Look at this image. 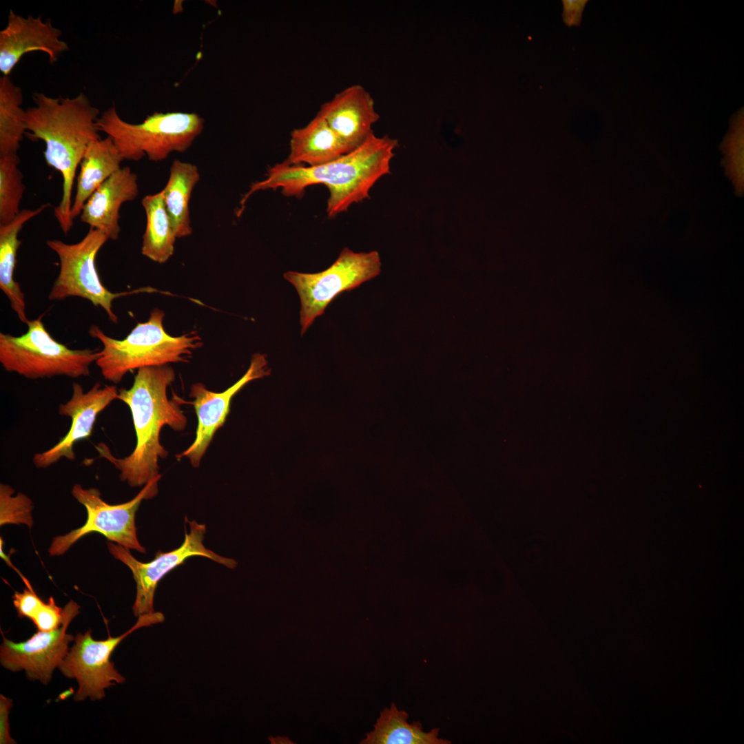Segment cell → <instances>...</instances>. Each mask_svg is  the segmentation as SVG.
<instances>
[{"mask_svg":"<svg viewBox=\"0 0 744 744\" xmlns=\"http://www.w3.org/2000/svg\"><path fill=\"white\" fill-rule=\"evenodd\" d=\"M398 146L397 139L374 133L360 146L340 158L314 167L292 165L283 161L267 169L266 178L254 182L240 201L236 212L242 214L254 193L280 188L287 197L302 196L305 189L322 184L329 190L327 213L329 218L346 211L353 203L369 198V192L383 176L390 173V163Z\"/></svg>","mask_w":744,"mask_h":744,"instance_id":"1","label":"cell"},{"mask_svg":"<svg viewBox=\"0 0 744 744\" xmlns=\"http://www.w3.org/2000/svg\"><path fill=\"white\" fill-rule=\"evenodd\" d=\"M175 380V372L167 365L137 370L132 386L118 390V400L126 404L132 414L136 437L134 449L125 457H116L108 446H95L99 455L120 471L119 477L132 487L145 486L160 475L159 459L168 451L160 442L165 426L183 431L187 420L180 406L187 402L173 393L169 400L167 390Z\"/></svg>","mask_w":744,"mask_h":744,"instance_id":"2","label":"cell"},{"mask_svg":"<svg viewBox=\"0 0 744 744\" xmlns=\"http://www.w3.org/2000/svg\"><path fill=\"white\" fill-rule=\"evenodd\" d=\"M32 100L34 105L25 110V135L44 142L47 165L61 174L62 196L54 215L66 235L74 224L70 211L76 169L88 145L101 138L100 112L83 92L72 98L34 92Z\"/></svg>","mask_w":744,"mask_h":744,"instance_id":"3","label":"cell"},{"mask_svg":"<svg viewBox=\"0 0 744 744\" xmlns=\"http://www.w3.org/2000/svg\"><path fill=\"white\" fill-rule=\"evenodd\" d=\"M165 313L154 308L149 319L138 323L122 340L107 335L98 326L89 329L103 349L96 361L106 380L119 383L128 373L143 367L165 366L172 362H188L193 351L202 345L196 333L180 336L168 334L163 327Z\"/></svg>","mask_w":744,"mask_h":744,"instance_id":"4","label":"cell"},{"mask_svg":"<svg viewBox=\"0 0 744 744\" xmlns=\"http://www.w3.org/2000/svg\"><path fill=\"white\" fill-rule=\"evenodd\" d=\"M100 132L112 140L123 160L159 162L174 152H184L201 134L204 119L196 113L154 112L141 123L123 120L113 104L100 114Z\"/></svg>","mask_w":744,"mask_h":744,"instance_id":"5","label":"cell"},{"mask_svg":"<svg viewBox=\"0 0 744 744\" xmlns=\"http://www.w3.org/2000/svg\"><path fill=\"white\" fill-rule=\"evenodd\" d=\"M42 317L30 320L26 333L21 335L0 333V363L3 369L30 380L89 375L90 366L100 351L71 349L59 342L45 328Z\"/></svg>","mask_w":744,"mask_h":744,"instance_id":"6","label":"cell"},{"mask_svg":"<svg viewBox=\"0 0 744 744\" xmlns=\"http://www.w3.org/2000/svg\"><path fill=\"white\" fill-rule=\"evenodd\" d=\"M99 230L90 228L82 240L68 244L60 240H48L46 245L58 256L60 270L48 298L62 300L79 297L102 307L110 321L117 323L118 317L112 310L114 299L138 292H153L152 288H142L130 292L113 293L102 283L95 265L98 252L108 240Z\"/></svg>","mask_w":744,"mask_h":744,"instance_id":"7","label":"cell"},{"mask_svg":"<svg viewBox=\"0 0 744 744\" xmlns=\"http://www.w3.org/2000/svg\"><path fill=\"white\" fill-rule=\"evenodd\" d=\"M381 260L378 251L356 253L344 248L325 270L313 273L288 271L284 278L296 289L300 300V323L302 335L339 294L351 291L378 276Z\"/></svg>","mask_w":744,"mask_h":744,"instance_id":"8","label":"cell"},{"mask_svg":"<svg viewBox=\"0 0 744 744\" xmlns=\"http://www.w3.org/2000/svg\"><path fill=\"white\" fill-rule=\"evenodd\" d=\"M158 475L148 483L130 501L112 505L105 502L96 488H85L76 484L72 495L86 509L87 519L80 528L53 538L48 549L52 556L61 555L79 539L91 533H99L110 541L116 542L128 550L145 553L146 549L139 543L135 525L136 513L144 499L158 493Z\"/></svg>","mask_w":744,"mask_h":744,"instance_id":"9","label":"cell"},{"mask_svg":"<svg viewBox=\"0 0 744 744\" xmlns=\"http://www.w3.org/2000/svg\"><path fill=\"white\" fill-rule=\"evenodd\" d=\"M161 612L138 617L136 623L127 632L117 637H109L105 640H94L92 630L78 633L74 644L58 666L67 678L75 679L78 689L74 699L81 701L89 698L92 701L102 699L105 690L125 681V679L110 661V656L118 644L134 631L164 621Z\"/></svg>","mask_w":744,"mask_h":744,"instance_id":"10","label":"cell"},{"mask_svg":"<svg viewBox=\"0 0 744 744\" xmlns=\"http://www.w3.org/2000/svg\"><path fill=\"white\" fill-rule=\"evenodd\" d=\"M185 521L189 524L190 531L189 533L185 531L183 544L169 552H157L155 558L149 562H141L132 556L127 548L107 541L110 554L130 569L135 580L136 595L132 606L134 616L138 617L154 612V597L158 582L169 572L191 557H205L231 569L236 566L237 562L234 559L222 557L205 548L203 544L206 531L205 524L196 521H190L187 517Z\"/></svg>","mask_w":744,"mask_h":744,"instance_id":"11","label":"cell"},{"mask_svg":"<svg viewBox=\"0 0 744 744\" xmlns=\"http://www.w3.org/2000/svg\"><path fill=\"white\" fill-rule=\"evenodd\" d=\"M79 609V604L70 601L63 608L64 619L59 627L50 631L37 630L24 641L14 642L2 634L1 665L12 672L24 670L29 680L47 685L54 670L67 655L69 643L74 640L75 637L67 633V629L80 613Z\"/></svg>","mask_w":744,"mask_h":744,"instance_id":"12","label":"cell"},{"mask_svg":"<svg viewBox=\"0 0 744 744\" xmlns=\"http://www.w3.org/2000/svg\"><path fill=\"white\" fill-rule=\"evenodd\" d=\"M269 373L266 355L255 353L243 376L223 392L211 391L202 383L192 384L189 396L194 400L187 402V404L194 406L198 419L195 439L176 457H187L194 467H198L215 433L224 425L230 411L233 397L248 382L267 376Z\"/></svg>","mask_w":744,"mask_h":744,"instance_id":"13","label":"cell"},{"mask_svg":"<svg viewBox=\"0 0 744 744\" xmlns=\"http://www.w3.org/2000/svg\"><path fill=\"white\" fill-rule=\"evenodd\" d=\"M118 389L114 385L102 386L96 382L85 392L80 384L73 382L70 399L58 408L59 415L70 418V428L53 446L34 454V465L37 468H45L62 458L74 460V445L92 436L98 416L114 400H118Z\"/></svg>","mask_w":744,"mask_h":744,"instance_id":"14","label":"cell"},{"mask_svg":"<svg viewBox=\"0 0 744 744\" xmlns=\"http://www.w3.org/2000/svg\"><path fill=\"white\" fill-rule=\"evenodd\" d=\"M61 34L50 19L24 17L10 10L7 24L0 31V72L3 76H9L25 54L36 51L46 54L53 64L69 50Z\"/></svg>","mask_w":744,"mask_h":744,"instance_id":"15","label":"cell"},{"mask_svg":"<svg viewBox=\"0 0 744 744\" xmlns=\"http://www.w3.org/2000/svg\"><path fill=\"white\" fill-rule=\"evenodd\" d=\"M349 152L362 145L373 134L379 120L375 102L360 85H351L324 103L318 112Z\"/></svg>","mask_w":744,"mask_h":744,"instance_id":"16","label":"cell"},{"mask_svg":"<svg viewBox=\"0 0 744 744\" xmlns=\"http://www.w3.org/2000/svg\"><path fill=\"white\" fill-rule=\"evenodd\" d=\"M138 194V176L130 167H121L90 196L85 203L80 220L90 228L101 231L109 240H116L121 232V205Z\"/></svg>","mask_w":744,"mask_h":744,"instance_id":"17","label":"cell"},{"mask_svg":"<svg viewBox=\"0 0 744 744\" xmlns=\"http://www.w3.org/2000/svg\"><path fill=\"white\" fill-rule=\"evenodd\" d=\"M349 152L338 136L320 114L291 133L287 164L314 167L333 161Z\"/></svg>","mask_w":744,"mask_h":744,"instance_id":"18","label":"cell"},{"mask_svg":"<svg viewBox=\"0 0 744 744\" xmlns=\"http://www.w3.org/2000/svg\"><path fill=\"white\" fill-rule=\"evenodd\" d=\"M123 161L110 137L99 138L87 147L80 163L76 177V192L70 216L74 220L80 216L82 209L95 190L119 170Z\"/></svg>","mask_w":744,"mask_h":744,"instance_id":"19","label":"cell"},{"mask_svg":"<svg viewBox=\"0 0 744 744\" xmlns=\"http://www.w3.org/2000/svg\"><path fill=\"white\" fill-rule=\"evenodd\" d=\"M49 206V203H45L35 209H22L11 222L0 225V288L19 319L25 324L30 320L26 316L25 294L19 283L14 279L17 254L21 242L18 236L28 220Z\"/></svg>","mask_w":744,"mask_h":744,"instance_id":"20","label":"cell"},{"mask_svg":"<svg viewBox=\"0 0 744 744\" xmlns=\"http://www.w3.org/2000/svg\"><path fill=\"white\" fill-rule=\"evenodd\" d=\"M409 714L392 703L384 708L361 744H450L451 741L439 738L440 728L429 732L423 730L419 721L409 723Z\"/></svg>","mask_w":744,"mask_h":744,"instance_id":"21","label":"cell"},{"mask_svg":"<svg viewBox=\"0 0 744 744\" xmlns=\"http://www.w3.org/2000/svg\"><path fill=\"white\" fill-rule=\"evenodd\" d=\"M200 176L196 165L179 160L173 161L168 180L162 189L166 210L177 238L192 234L189 201Z\"/></svg>","mask_w":744,"mask_h":744,"instance_id":"22","label":"cell"},{"mask_svg":"<svg viewBox=\"0 0 744 744\" xmlns=\"http://www.w3.org/2000/svg\"><path fill=\"white\" fill-rule=\"evenodd\" d=\"M146 215L141 254L163 264L173 255L178 238L165 208L162 190L145 196L141 200Z\"/></svg>","mask_w":744,"mask_h":744,"instance_id":"23","label":"cell"},{"mask_svg":"<svg viewBox=\"0 0 744 744\" xmlns=\"http://www.w3.org/2000/svg\"><path fill=\"white\" fill-rule=\"evenodd\" d=\"M23 93L9 76L0 78V156L17 154L26 129Z\"/></svg>","mask_w":744,"mask_h":744,"instance_id":"24","label":"cell"},{"mask_svg":"<svg viewBox=\"0 0 744 744\" xmlns=\"http://www.w3.org/2000/svg\"><path fill=\"white\" fill-rule=\"evenodd\" d=\"M17 154L0 156V225L11 222L21 211L25 192Z\"/></svg>","mask_w":744,"mask_h":744,"instance_id":"25","label":"cell"},{"mask_svg":"<svg viewBox=\"0 0 744 744\" xmlns=\"http://www.w3.org/2000/svg\"><path fill=\"white\" fill-rule=\"evenodd\" d=\"M14 490L9 485H0L1 526L6 524H25L31 528L33 521L32 500L25 494L14 495Z\"/></svg>","mask_w":744,"mask_h":744,"instance_id":"26","label":"cell"},{"mask_svg":"<svg viewBox=\"0 0 744 744\" xmlns=\"http://www.w3.org/2000/svg\"><path fill=\"white\" fill-rule=\"evenodd\" d=\"M63 619V608L57 606L51 597L48 602L43 603L32 621L37 630L50 631L59 627Z\"/></svg>","mask_w":744,"mask_h":744,"instance_id":"27","label":"cell"},{"mask_svg":"<svg viewBox=\"0 0 744 744\" xmlns=\"http://www.w3.org/2000/svg\"><path fill=\"white\" fill-rule=\"evenodd\" d=\"M12 599L19 617H26L31 620L44 603L37 596L31 585L26 586L22 592H16Z\"/></svg>","mask_w":744,"mask_h":744,"instance_id":"28","label":"cell"},{"mask_svg":"<svg viewBox=\"0 0 744 744\" xmlns=\"http://www.w3.org/2000/svg\"><path fill=\"white\" fill-rule=\"evenodd\" d=\"M13 702L10 698L0 695V743L13 744L16 741L10 736L9 727V714Z\"/></svg>","mask_w":744,"mask_h":744,"instance_id":"29","label":"cell"},{"mask_svg":"<svg viewBox=\"0 0 744 744\" xmlns=\"http://www.w3.org/2000/svg\"><path fill=\"white\" fill-rule=\"evenodd\" d=\"M586 3V1H563V19L568 25H577L580 23L582 11Z\"/></svg>","mask_w":744,"mask_h":744,"instance_id":"30","label":"cell"},{"mask_svg":"<svg viewBox=\"0 0 744 744\" xmlns=\"http://www.w3.org/2000/svg\"><path fill=\"white\" fill-rule=\"evenodd\" d=\"M279 740L271 741L272 743H291L292 742L287 736H276Z\"/></svg>","mask_w":744,"mask_h":744,"instance_id":"31","label":"cell"}]
</instances>
